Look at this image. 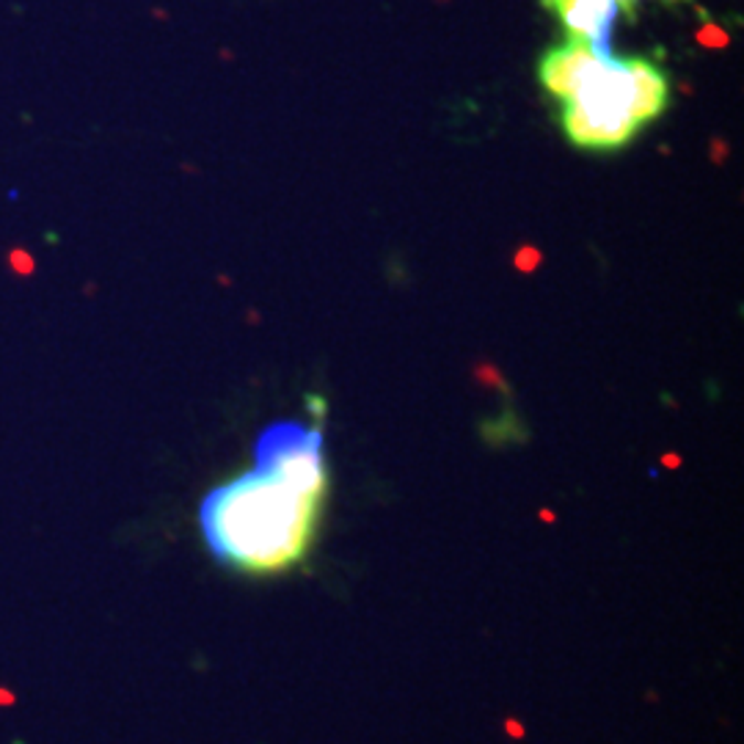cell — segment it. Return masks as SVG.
I'll use <instances>...</instances> for the list:
<instances>
[{
    "instance_id": "cell-1",
    "label": "cell",
    "mask_w": 744,
    "mask_h": 744,
    "mask_svg": "<svg viewBox=\"0 0 744 744\" xmlns=\"http://www.w3.org/2000/svg\"><path fill=\"white\" fill-rule=\"evenodd\" d=\"M323 496L254 466L204 496L198 524L224 565L270 573L306 554Z\"/></svg>"
},
{
    "instance_id": "cell-2",
    "label": "cell",
    "mask_w": 744,
    "mask_h": 744,
    "mask_svg": "<svg viewBox=\"0 0 744 744\" xmlns=\"http://www.w3.org/2000/svg\"><path fill=\"white\" fill-rule=\"evenodd\" d=\"M670 105V80L654 61L601 53L576 94L562 103V130L579 149H623Z\"/></svg>"
},
{
    "instance_id": "cell-3",
    "label": "cell",
    "mask_w": 744,
    "mask_h": 744,
    "mask_svg": "<svg viewBox=\"0 0 744 744\" xmlns=\"http://www.w3.org/2000/svg\"><path fill=\"white\" fill-rule=\"evenodd\" d=\"M254 461L259 468L281 474L309 494L325 496L323 435L317 428L301 422H276L262 430L254 444Z\"/></svg>"
},
{
    "instance_id": "cell-4",
    "label": "cell",
    "mask_w": 744,
    "mask_h": 744,
    "mask_svg": "<svg viewBox=\"0 0 744 744\" xmlns=\"http://www.w3.org/2000/svg\"><path fill=\"white\" fill-rule=\"evenodd\" d=\"M601 53H610V50H595L593 44L582 42V39H568L560 47L546 50L538 64L540 86L554 99L568 103L576 94L579 83L593 69Z\"/></svg>"
},
{
    "instance_id": "cell-5",
    "label": "cell",
    "mask_w": 744,
    "mask_h": 744,
    "mask_svg": "<svg viewBox=\"0 0 744 744\" xmlns=\"http://www.w3.org/2000/svg\"><path fill=\"white\" fill-rule=\"evenodd\" d=\"M543 6L554 11L568 36L582 39L595 50H610L612 28L621 17L617 0H543Z\"/></svg>"
},
{
    "instance_id": "cell-6",
    "label": "cell",
    "mask_w": 744,
    "mask_h": 744,
    "mask_svg": "<svg viewBox=\"0 0 744 744\" xmlns=\"http://www.w3.org/2000/svg\"><path fill=\"white\" fill-rule=\"evenodd\" d=\"M698 39L703 44H727V36H725V33L720 36V31H716V28H703V31L698 33Z\"/></svg>"
},
{
    "instance_id": "cell-7",
    "label": "cell",
    "mask_w": 744,
    "mask_h": 744,
    "mask_svg": "<svg viewBox=\"0 0 744 744\" xmlns=\"http://www.w3.org/2000/svg\"><path fill=\"white\" fill-rule=\"evenodd\" d=\"M670 3H676V0H670Z\"/></svg>"
}]
</instances>
